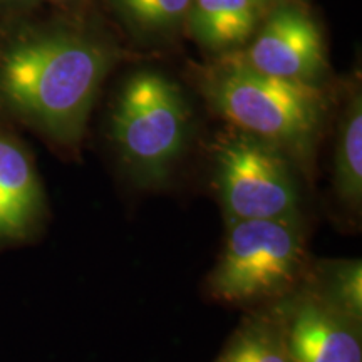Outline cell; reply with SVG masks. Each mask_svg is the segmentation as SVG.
<instances>
[{
	"mask_svg": "<svg viewBox=\"0 0 362 362\" xmlns=\"http://www.w3.org/2000/svg\"><path fill=\"white\" fill-rule=\"evenodd\" d=\"M110 39L71 22L0 24V104L59 148L76 151L104 79Z\"/></svg>",
	"mask_w": 362,
	"mask_h": 362,
	"instance_id": "cell-1",
	"label": "cell"
},
{
	"mask_svg": "<svg viewBox=\"0 0 362 362\" xmlns=\"http://www.w3.org/2000/svg\"><path fill=\"white\" fill-rule=\"evenodd\" d=\"M200 93L235 129L282 149L310 175L325 123L324 86L272 78L243 64L233 52L197 71Z\"/></svg>",
	"mask_w": 362,
	"mask_h": 362,
	"instance_id": "cell-2",
	"label": "cell"
},
{
	"mask_svg": "<svg viewBox=\"0 0 362 362\" xmlns=\"http://www.w3.org/2000/svg\"><path fill=\"white\" fill-rule=\"evenodd\" d=\"M310 265L302 216L228 221L206 296L248 310L274 304L304 282Z\"/></svg>",
	"mask_w": 362,
	"mask_h": 362,
	"instance_id": "cell-3",
	"label": "cell"
},
{
	"mask_svg": "<svg viewBox=\"0 0 362 362\" xmlns=\"http://www.w3.org/2000/svg\"><path fill=\"white\" fill-rule=\"evenodd\" d=\"M110 124L116 153L131 178L139 187H160L187 149L192 111L175 81L144 69L124 81Z\"/></svg>",
	"mask_w": 362,
	"mask_h": 362,
	"instance_id": "cell-4",
	"label": "cell"
},
{
	"mask_svg": "<svg viewBox=\"0 0 362 362\" xmlns=\"http://www.w3.org/2000/svg\"><path fill=\"white\" fill-rule=\"evenodd\" d=\"M214 165L226 223L302 216L300 170L282 149L233 128L216 141Z\"/></svg>",
	"mask_w": 362,
	"mask_h": 362,
	"instance_id": "cell-5",
	"label": "cell"
},
{
	"mask_svg": "<svg viewBox=\"0 0 362 362\" xmlns=\"http://www.w3.org/2000/svg\"><path fill=\"white\" fill-rule=\"evenodd\" d=\"M233 54L253 71L296 83L322 86L329 72L322 30L305 7L292 0L267 8L252 39Z\"/></svg>",
	"mask_w": 362,
	"mask_h": 362,
	"instance_id": "cell-6",
	"label": "cell"
},
{
	"mask_svg": "<svg viewBox=\"0 0 362 362\" xmlns=\"http://www.w3.org/2000/svg\"><path fill=\"white\" fill-rule=\"evenodd\" d=\"M279 302L293 362H362V317L309 277Z\"/></svg>",
	"mask_w": 362,
	"mask_h": 362,
	"instance_id": "cell-7",
	"label": "cell"
},
{
	"mask_svg": "<svg viewBox=\"0 0 362 362\" xmlns=\"http://www.w3.org/2000/svg\"><path fill=\"white\" fill-rule=\"evenodd\" d=\"M44 197L27 149L0 129V240L29 237L39 223Z\"/></svg>",
	"mask_w": 362,
	"mask_h": 362,
	"instance_id": "cell-8",
	"label": "cell"
},
{
	"mask_svg": "<svg viewBox=\"0 0 362 362\" xmlns=\"http://www.w3.org/2000/svg\"><path fill=\"white\" fill-rule=\"evenodd\" d=\"M267 8L262 0H189L183 27L200 47L223 56L252 39Z\"/></svg>",
	"mask_w": 362,
	"mask_h": 362,
	"instance_id": "cell-9",
	"label": "cell"
},
{
	"mask_svg": "<svg viewBox=\"0 0 362 362\" xmlns=\"http://www.w3.org/2000/svg\"><path fill=\"white\" fill-rule=\"evenodd\" d=\"M214 362H293L280 302L248 310Z\"/></svg>",
	"mask_w": 362,
	"mask_h": 362,
	"instance_id": "cell-10",
	"label": "cell"
},
{
	"mask_svg": "<svg viewBox=\"0 0 362 362\" xmlns=\"http://www.w3.org/2000/svg\"><path fill=\"white\" fill-rule=\"evenodd\" d=\"M332 183L339 205L359 218L362 208V101L359 88L349 93L337 124Z\"/></svg>",
	"mask_w": 362,
	"mask_h": 362,
	"instance_id": "cell-11",
	"label": "cell"
},
{
	"mask_svg": "<svg viewBox=\"0 0 362 362\" xmlns=\"http://www.w3.org/2000/svg\"><path fill=\"white\" fill-rule=\"evenodd\" d=\"M139 39H166L185 25L189 0H107Z\"/></svg>",
	"mask_w": 362,
	"mask_h": 362,
	"instance_id": "cell-12",
	"label": "cell"
},
{
	"mask_svg": "<svg viewBox=\"0 0 362 362\" xmlns=\"http://www.w3.org/2000/svg\"><path fill=\"white\" fill-rule=\"evenodd\" d=\"M307 277L324 293L362 317V264L361 260H330L310 265Z\"/></svg>",
	"mask_w": 362,
	"mask_h": 362,
	"instance_id": "cell-13",
	"label": "cell"
},
{
	"mask_svg": "<svg viewBox=\"0 0 362 362\" xmlns=\"http://www.w3.org/2000/svg\"><path fill=\"white\" fill-rule=\"evenodd\" d=\"M42 0H0V24L21 19L33 12Z\"/></svg>",
	"mask_w": 362,
	"mask_h": 362,
	"instance_id": "cell-14",
	"label": "cell"
},
{
	"mask_svg": "<svg viewBox=\"0 0 362 362\" xmlns=\"http://www.w3.org/2000/svg\"><path fill=\"white\" fill-rule=\"evenodd\" d=\"M49 2L54 4V6H57V7H72V6H76V4H79L81 0H49Z\"/></svg>",
	"mask_w": 362,
	"mask_h": 362,
	"instance_id": "cell-15",
	"label": "cell"
},
{
	"mask_svg": "<svg viewBox=\"0 0 362 362\" xmlns=\"http://www.w3.org/2000/svg\"><path fill=\"white\" fill-rule=\"evenodd\" d=\"M262 2H264L265 4V6L267 7H269V6H272V4H277V2H284V0H262Z\"/></svg>",
	"mask_w": 362,
	"mask_h": 362,
	"instance_id": "cell-16",
	"label": "cell"
}]
</instances>
